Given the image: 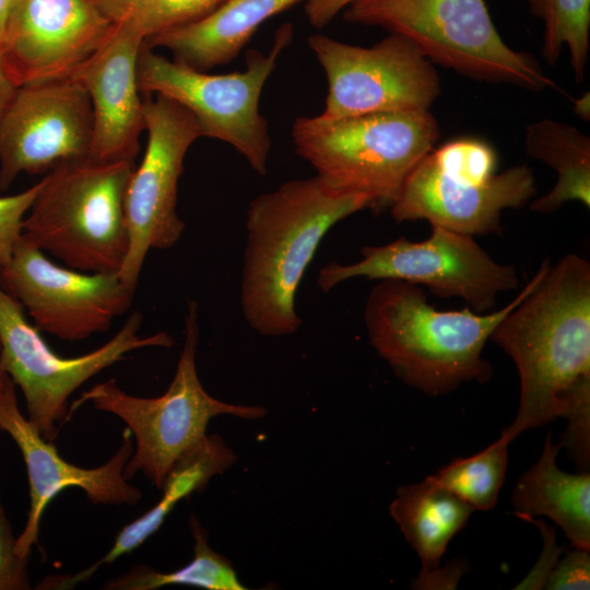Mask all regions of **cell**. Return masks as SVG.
I'll list each match as a JSON object with an SVG mask.
<instances>
[{"instance_id": "21", "label": "cell", "mask_w": 590, "mask_h": 590, "mask_svg": "<svg viewBox=\"0 0 590 590\" xmlns=\"http://www.w3.org/2000/svg\"><path fill=\"white\" fill-rule=\"evenodd\" d=\"M389 509L421 559L420 574L439 567L449 541L474 511L469 504L428 477L400 487Z\"/></svg>"}, {"instance_id": "14", "label": "cell", "mask_w": 590, "mask_h": 590, "mask_svg": "<svg viewBox=\"0 0 590 590\" xmlns=\"http://www.w3.org/2000/svg\"><path fill=\"white\" fill-rule=\"evenodd\" d=\"M0 287L37 330L69 342L107 331L128 310L135 291L118 273H86L55 264L23 235L0 268Z\"/></svg>"}, {"instance_id": "4", "label": "cell", "mask_w": 590, "mask_h": 590, "mask_svg": "<svg viewBox=\"0 0 590 590\" xmlns=\"http://www.w3.org/2000/svg\"><path fill=\"white\" fill-rule=\"evenodd\" d=\"M134 167L90 157L56 166L42 179L22 235L70 269L118 273L130 244L126 194Z\"/></svg>"}, {"instance_id": "15", "label": "cell", "mask_w": 590, "mask_h": 590, "mask_svg": "<svg viewBox=\"0 0 590 590\" xmlns=\"http://www.w3.org/2000/svg\"><path fill=\"white\" fill-rule=\"evenodd\" d=\"M93 109L73 78L16 87L0 122V191L26 173L90 157Z\"/></svg>"}, {"instance_id": "31", "label": "cell", "mask_w": 590, "mask_h": 590, "mask_svg": "<svg viewBox=\"0 0 590 590\" xmlns=\"http://www.w3.org/2000/svg\"><path fill=\"white\" fill-rule=\"evenodd\" d=\"M534 523L541 531L543 539L542 553L530 573L514 588L517 590H538L545 587L548 577L557 563L562 547L555 541V528L548 527L544 521L533 518L526 519Z\"/></svg>"}, {"instance_id": "12", "label": "cell", "mask_w": 590, "mask_h": 590, "mask_svg": "<svg viewBox=\"0 0 590 590\" xmlns=\"http://www.w3.org/2000/svg\"><path fill=\"white\" fill-rule=\"evenodd\" d=\"M308 46L328 81L323 117L429 110L440 94L434 63L402 35L361 47L316 34Z\"/></svg>"}, {"instance_id": "16", "label": "cell", "mask_w": 590, "mask_h": 590, "mask_svg": "<svg viewBox=\"0 0 590 590\" xmlns=\"http://www.w3.org/2000/svg\"><path fill=\"white\" fill-rule=\"evenodd\" d=\"M113 26L91 0H14L0 39L3 68L16 87L70 78Z\"/></svg>"}, {"instance_id": "32", "label": "cell", "mask_w": 590, "mask_h": 590, "mask_svg": "<svg viewBox=\"0 0 590 590\" xmlns=\"http://www.w3.org/2000/svg\"><path fill=\"white\" fill-rule=\"evenodd\" d=\"M463 573V562H453L447 567H437L428 573L420 574L413 581L412 588L425 590L455 589Z\"/></svg>"}, {"instance_id": "3", "label": "cell", "mask_w": 590, "mask_h": 590, "mask_svg": "<svg viewBox=\"0 0 590 590\" xmlns=\"http://www.w3.org/2000/svg\"><path fill=\"white\" fill-rule=\"evenodd\" d=\"M550 266L542 261L509 304L484 314L469 307L439 310L420 285L379 280L364 309L369 342L399 378L425 394H446L472 380L484 382L492 375L491 364L482 357L486 342Z\"/></svg>"}, {"instance_id": "35", "label": "cell", "mask_w": 590, "mask_h": 590, "mask_svg": "<svg viewBox=\"0 0 590 590\" xmlns=\"http://www.w3.org/2000/svg\"><path fill=\"white\" fill-rule=\"evenodd\" d=\"M574 109L576 114L583 120H589L590 117V98L589 93L582 94L580 97L575 99Z\"/></svg>"}, {"instance_id": "33", "label": "cell", "mask_w": 590, "mask_h": 590, "mask_svg": "<svg viewBox=\"0 0 590 590\" xmlns=\"http://www.w3.org/2000/svg\"><path fill=\"white\" fill-rule=\"evenodd\" d=\"M355 1L357 0H305V13L311 25L323 27Z\"/></svg>"}, {"instance_id": "20", "label": "cell", "mask_w": 590, "mask_h": 590, "mask_svg": "<svg viewBox=\"0 0 590 590\" xmlns=\"http://www.w3.org/2000/svg\"><path fill=\"white\" fill-rule=\"evenodd\" d=\"M559 449L548 433L540 459L521 475L512 491L515 515L523 520L546 516L562 528L575 547L590 551V473L559 470Z\"/></svg>"}, {"instance_id": "24", "label": "cell", "mask_w": 590, "mask_h": 590, "mask_svg": "<svg viewBox=\"0 0 590 590\" xmlns=\"http://www.w3.org/2000/svg\"><path fill=\"white\" fill-rule=\"evenodd\" d=\"M543 23V58L555 64L564 49L569 52L575 81L585 78L590 50V0H526Z\"/></svg>"}, {"instance_id": "30", "label": "cell", "mask_w": 590, "mask_h": 590, "mask_svg": "<svg viewBox=\"0 0 590 590\" xmlns=\"http://www.w3.org/2000/svg\"><path fill=\"white\" fill-rule=\"evenodd\" d=\"M548 590H576L590 588L589 550L575 547L557 560L544 587Z\"/></svg>"}, {"instance_id": "27", "label": "cell", "mask_w": 590, "mask_h": 590, "mask_svg": "<svg viewBox=\"0 0 590 590\" xmlns=\"http://www.w3.org/2000/svg\"><path fill=\"white\" fill-rule=\"evenodd\" d=\"M111 23H127L148 39L204 17L225 0H91Z\"/></svg>"}, {"instance_id": "25", "label": "cell", "mask_w": 590, "mask_h": 590, "mask_svg": "<svg viewBox=\"0 0 590 590\" xmlns=\"http://www.w3.org/2000/svg\"><path fill=\"white\" fill-rule=\"evenodd\" d=\"M510 441L502 435L483 451L459 458L427 477L448 489L474 510L495 507L505 481Z\"/></svg>"}, {"instance_id": "9", "label": "cell", "mask_w": 590, "mask_h": 590, "mask_svg": "<svg viewBox=\"0 0 590 590\" xmlns=\"http://www.w3.org/2000/svg\"><path fill=\"white\" fill-rule=\"evenodd\" d=\"M293 37L291 24L276 30L268 54L249 49L246 69L209 74L142 45L137 67L141 94H161L185 107L196 119L202 137L228 143L258 175L268 170L271 138L259 102L267 80Z\"/></svg>"}, {"instance_id": "7", "label": "cell", "mask_w": 590, "mask_h": 590, "mask_svg": "<svg viewBox=\"0 0 590 590\" xmlns=\"http://www.w3.org/2000/svg\"><path fill=\"white\" fill-rule=\"evenodd\" d=\"M494 148L464 137L433 149L411 172L389 205L397 222L425 220L469 236L500 235L502 213L519 209L536 193L527 165L497 173Z\"/></svg>"}, {"instance_id": "2", "label": "cell", "mask_w": 590, "mask_h": 590, "mask_svg": "<svg viewBox=\"0 0 590 590\" xmlns=\"http://www.w3.org/2000/svg\"><path fill=\"white\" fill-rule=\"evenodd\" d=\"M373 206L367 194L337 189L317 175L252 199L239 294L249 327L266 337L295 333L302 324L297 290L322 238L338 222Z\"/></svg>"}, {"instance_id": "17", "label": "cell", "mask_w": 590, "mask_h": 590, "mask_svg": "<svg viewBox=\"0 0 590 590\" xmlns=\"http://www.w3.org/2000/svg\"><path fill=\"white\" fill-rule=\"evenodd\" d=\"M0 430L16 444L27 471L30 509L15 543L16 553L22 557L30 558L32 547L38 542L45 508L68 487H80L94 504L133 505L141 499V492L123 475L125 465L134 449L129 428L123 433L119 449L104 464L93 469L72 464L21 413L15 385L9 378L0 391Z\"/></svg>"}, {"instance_id": "8", "label": "cell", "mask_w": 590, "mask_h": 590, "mask_svg": "<svg viewBox=\"0 0 590 590\" xmlns=\"http://www.w3.org/2000/svg\"><path fill=\"white\" fill-rule=\"evenodd\" d=\"M199 334L198 304L191 300L185 317V342L176 371L162 396H131L115 379H109L84 391L68 411L66 420L84 402H91L96 410L115 414L127 424L135 438L133 453L123 469L128 481L142 472L161 489L176 459L206 435L212 417L227 414L259 420L267 413L259 405L223 402L204 390L196 364Z\"/></svg>"}, {"instance_id": "28", "label": "cell", "mask_w": 590, "mask_h": 590, "mask_svg": "<svg viewBox=\"0 0 590 590\" xmlns=\"http://www.w3.org/2000/svg\"><path fill=\"white\" fill-rule=\"evenodd\" d=\"M42 180L26 190L12 196L0 197V268L11 258L13 249L22 235V225Z\"/></svg>"}, {"instance_id": "11", "label": "cell", "mask_w": 590, "mask_h": 590, "mask_svg": "<svg viewBox=\"0 0 590 590\" xmlns=\"http://www.w3.org/2000/svg\"><path fill=\"white\" fill-rule=\"evenodd\" d=\"M140 312L131 314L119 331L98 349L76 357L56 354L26 319L22 306L0 287V370L19 386L28 420L54 441L57 424L66 421L70 396L99 371L143 347H172L166 332L142 337Z\"/></svg>"}, {"instance_id": "34", "label": "cell", "mask_w": 590, "mask_h": 590, "mask_svg": "<svg viewBox=\"0 0 590 590\" xmlns=\"http://www.w3.org/2000/svg\"><path fill=\"white\" fill-rule=\"evenodd\" d=\"M15 90L16 86L10 80L3 68L0 52V122Z\"/></svg>"}, {"instance_id": "22", "label": "cell", "mask_w": 590, "mask_h": 590, "mask_svg": "<svg viewBox=\"0 0 590 590\" xmlns=\"http://www.w3.org/2000/svg\"><path fill=\"white\" fill-rule=\"evenodd\" d=\"M526 153L552 167L557 180L547 193L532 201L530 210L550 214L567 202L590 206V138L574 126L541 119L527 126Z\"/></svg>"}, {"instance_id": "36", "label": "cell", "mask_w": 590, "mask_h": 590, "mask_svg": "<svg viewBox=\"0 0 590 590\" xmlns=\"http://www.w3.org/2000/svg\"><path fill=\"white\" fill-rule=\"evenodd\" d=\"M14 0H0V39Z\"/></svg>"}, {"instance_id": "23", "label": "cell", "mask_w": 590, "mask_h": 590, "mask_svg": "<svg viewBox=\"0 0 590 590\" xmlns=\"http://www.w3.org/2000/svg\"><path fill=\"white\" fill-rule=\"evenodd\" d=\"M190 530L194 539L192 560L170 573H161L149 566L133 567L127 574L105 583L109 590H153L168 585H186L208 590H244L231 562L214 552L208 543V533L192 515Z\"/></svg>"}, {"instance_id": "5", "label": "cell", "mask_w": 590, "mask_h": 590, "mask_svg": "<svg viewBox=\"0 0 590 590\" xmlns=\"http://www.w3.org/2000/svg\"><path fill=\"white\" fill-rule=\"evenodd\" d=\"M439 125L429 110L343 118L298 117L297 154L330 186L390 205L415 166L434 149Z\"/></svg>"}, {"instance_id": "6", "label": "cell", "mask_w": 590, "mask_h": 590, "mask_svg": "<svg viewBox=\"0 0 590 590\" xmlns=\"http://www.w3.org/2000/svg\"><path fill=\"white\" fill-rule=\"evenodd\" d=\"M343 19L402 35L433 63L477 81L556 87L531 55L504 42L485 0H357Z\"/></svg>"}, {"instance_id": "1", "label": "cell", "mask_w": 590, "mask_h": 590, "mask_svg": "<svg viewBox=\"0 0 590 590\" xmlns=\"http://www.w3.org/2000/svg\"><path fill=\"white\" fill-rule=\"evenodd\" d=\"M494 341L514 361L520 403L504 435L565 417L590 403V263L567 253L550 266L494 329Z\"/></svg>"}, {"instance_id": "18", "label": "cell", "mask_w": 590, "mask_h": 590, "mask_svg": "<svg viewBox=\"0 0 590 590\" xmlns=\"http://www.w3.org/2000/svg\"><path fill=\"white\" fill-rule=\"evenodd\" d=\"M143 37L127 23H114L102 45L72 73L93 109L90 158L133 161L144 130V106L137 67Z\"/></svg>"}, {"instance_id": "37", "label": "cell", "mask_w": 590, "mask_h": 590, "mask_svg": "<svg viewBox=\"0 0 590 590\" xmlns=\"http://www.w3.org/2000/svg\"><path fill=\"white\" fill-rule=\"evenodd\" d=\"M9 376L0 370V391L4 387L5 382L8 381Z\"/></svg>"}, {"instance_id": "19", "label": "cell", "mask_w": 590, "mask_h": 590, "mask_svg": "<svg viewBox=\"0 0 590 590\" xmlns=\"http://www.w3.org/2000/svg\"><path fill=\"white\" fill-rule=\"evenodd\" d=\"M303 0H225L204 17L144 40L199 71L231 62L269 19Z\"/></svg>"}, {"instance_id": "26", "label": "cell", "mask_w": 590, "mask_h": 590, "mask_svg": "<svg viewBox=\"0 0 590 590\" xmlns=\"http://www.w3.org/2000/svg\"><path fill=\"white\" fill-rule=\"evenodd\" d=\"M235 461V453L220 436L205 435L173 463L161 488L162 498L152 511L166 519L179 500L205 489L212 476L225 472Z\"/></svg>"}, {"instance_id": "10", "label": "cell", "mask_w": 590, "mask_h": 590, "mask_svg": "<svg viewBox=\"0 0 590 590\" xmlns=\"http://www.w3.org/2000/svg\"><path fill=\"white\" fill-rule=\"evenodd\" d=\"M394 279L426 286L440 298H460L475 312H489L497 296L519 286L514 266L495 261L472 236L432 226L421 241L399 237L380 246H364L354 263L329 262L318 273V287L328 293L353 279Z\"/></svg>"}, {"instance_id": "29", "label": "cell", "mask_w": 590, "mask_h": 590, "mask_svg": "<svg viewBox=\"0 0 590 590\" xmlns=\"http://www.w3.org/2000/svg\"><path fill=\"white\" fill-rule=\"evenodd\" d=\"M16 536L0 499V590H28V560L15 550Z\"/></svg>"}, {"instance_id": "13", "label": "cell", "mask_w": 590, "mask_h": 590, "mask_svg": "<svg viewBox=\"0 0 590 590\" xmlns=\"http://www.w3.org/2000/svg\"><path fill=\"white\" fill-rule=\"evenodd\" d=\"M143 98L148 145L133 169L126 194L129 250L121 280L135 288L151 249L178 243L186 224L176 211L178 181L192 143L202 137L193 116L177 102L155 94Z\"/></svg>"}]
</instances>
